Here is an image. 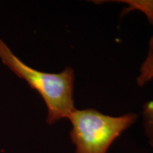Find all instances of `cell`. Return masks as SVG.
<instances>
[{"label":"cell","instance_id":"5","mask_svg":"<svg viewBox=\"0 0 153 153\" xmlns=\"http://www.w3.org/2000/svg\"><path fill=\"white\" fill-rule=\"evenodd\" d=\"M146 58L153 59V36L151 38L150 41L149 42V51Z\"/></svg>","mask_w":153,"mask_h":153},{"label":"cell","instance_id":"2","mask_svg":"<svg viewBox=\"0 0 153 153\" xmlns=\"http://www.w3.org/2000/svg\"><path fill=\"white\" fill-rule=\"evenodd\" d=\"M137 117L134 114L114 117L94 109L74 108L68 118L72 124L70 137L76 147L75 153H106Z\"/></svg>","mask_w":153,"mask_h":153},{"label":"cell","instance_id":"1","mask_svg":"<svg viewBox=\"0 0 153 153\" xmlns=\"http://www.w3.org/2000/svg\"><path fill=\"white\" fill-rule=\"evenodd\" d=\"M0 58L5 65L19 78L24 79L32 89L43 97L48 116L47 122L53 124L68 118L74 110L73 70L68 67L58 74L46 73L34 70L18 58L0 39Z\"/></svg>","mask_w":153,"mask_h":153},{"label":"cell","instance_id":"4","mask_svg":"<svg viewBox=\"0 0 153 153\" xmlns=\"http://www.w3.org/2000/svg\"><path fill=\"white\" fill-rule=\"evenodd\" d=\"M130 5L129 10L138 9L148 17L149 22L153 25V1H122Z\"/></svg>","mask_w":153,"mask_h":153},{"label":"cell","instance_id":"3","mask_svg":"<svg viewBox=\"0 0 153 153\" xmlns=\"http://www.w3.org/2000/svg\"><path fill=\"white\" fill-rule=\"evenodd\" d=\"M153 78V59H145L140 70V74L137 82L140 86H143ZM144 125L145 131L153 143V102L145 104L143 106Z\"/></svg>","mask_w":153,"mask_h":153}]
</instances>
